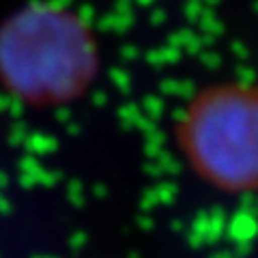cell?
I'll return each instance as SVG.
<instances>
[{"label":"cell","instance_id":"cell-2","mask_svg":"<svg viewBox=\"0 0 258 258\" xmlns=\"http://www.w3.org/2000/svg\"><path fill=\"white\" fill-rule=\"evenodd\" d=\"M174 138L200 181L224 194H258V84L200 88L176 118Z\"/></svg>","mask_w":258,"mask_h":258},{"label":"cell","instance_id":"cell-1","mask_svg":"<svg viewBox=\"0 0 258 258\" xmlns=\"http://www.w3.org/2000/svg\"><path fill=\"white\" fill-rule=\"evenodd\" d=\"M99 74V45L80 13L30 3L0 24V86L30 108L80 99Z\"/></svg>","mask_w":258,"mask_h":258}]
</instances>
